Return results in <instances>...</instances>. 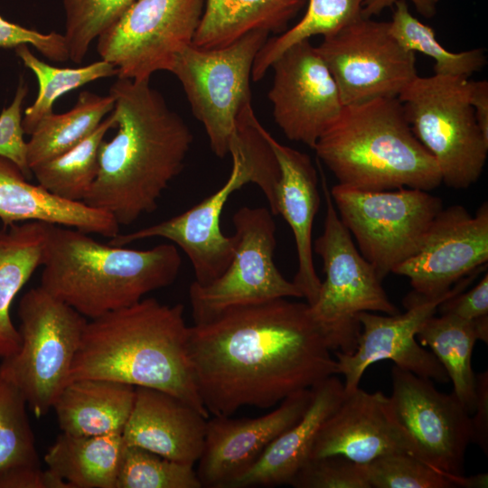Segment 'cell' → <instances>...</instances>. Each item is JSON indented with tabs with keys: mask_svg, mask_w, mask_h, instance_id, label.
Listing matches in <instances>:
<instances>
[{
	"mask_svg": "<svg viewBox=\"0 0 488 488\" xmlns=\"http://www.w3.org/2000/svg\"><path fill=\"white\" fill-rule=\"evenodd\" d=\"M201 399L213 416L268 408L337 375V362L307 303L277 298L229 309L190 326Z\"/></svg>",
	"mask_w": 488,
	"mask_h": 488,
	"instance_id": "1",
	"label": "cell"
},
{
	"mask_svg": "<svg viewBox=\"0 0 488 488\" xmlns=\"http://www.w3.org/2000/svg\"><path fill=\"white\" fill-rule=\"evenodd\" d=\"M109 95L117 132L99 145L98 174L83 202L127 226L157 209L183 170L193 136L150 80L117 78Z\"/></svg>",
	"mask_w": 488,
	"mask_h": 488,
	"instance_id": "2",
	"label": "cell"
},
{
	"mask_svg": "<svg viewBox=\"0 0 488 488\" xmlns=\"http://www.w3.org/2000/svg\"><path fill=\"white\" fill-rule=\"evenodd\" d=\"M189 331L183 305H164L155 298H145L90 319L69 382L105 379L159 389L209 418L193 375Z\"/></svg>",
	"mask_w": 488,
	"mask_h": 488,
	"instance_id": "3",
	"label": "cell"
},
{
	"mask_svg": "<svg viewBox=\"0 0 488 488\" xmlns=\"http://www.w3.org/2000/svg\"><path fill=\"white\" fill-rule=\"evenodd\" d=\"M40 286L94 319L173 284L182 266L174 244L149 249L100 243L77 229L48 223Z\"/></svg>",
	"mask_w": 488,
	"mask_h": 488,
	"instance_id": "4",
	"label": "cell"
},
{
	"mask_svg": "<svg viewBox=\"0 0 488 488\" xmlns=\"http://www.w3.org/2000/svg\"><path fill=\"white\" fill-rule=\"evenodd\" d=\"M314 150L344 186L430 192L442 183L436 160L415 136L398 98L343 106Z\"/></svg>",
	"mask_w": 488,
	"mask_h": 488,
	"instance_id": "5",
	"label": "cell"
},
{
	"mask_svg": "<svg viewBox=\"0 0 488 488\" xmlns=\"http://www.w3.org/2000/svg\"><path fill=\"white\" fill-rule=\"evenodd\" d=\"M266 130L256 116L244 120L230 149L232 169L222 186L184 212L134 232L118 233L108 244L122 247L144 239L164 238L187 255L193 281L205 285L219 277L235 249L234 235H224L220 225L230 196L244 185L254 183L265 195L272 214L277 215L276 190L280 169Z\"/></svg>",
	"mask_w": 488,
	"mask_h": 488,
	"instance_id": "6",
	"label": "cell"
},
{
	"mask_svg": "<svg viewBox=\"0 0 488 488\" xmlns=\"http://www.w3.org/2000/svg\"><path fill=\"white\" fill-rule=\"evenodd\" d=\"M325 200L324 230L315 239L314 250L321 257L325 278L310 314L329 349L352 354L358 343L363 312L399 314L389 299L376 270L354 245L353 238L342 222L330 189L322 175Z\"/></svg>",
	"mask_w": 488,
	"mask_h": 488,
	"instance_id": "7",
	"label": "cell"
},
{
	"mask_svg": "<svg viewBox=\"0 0 488 488\" xmlns=\"http://www.w3.org/2000/svg\"><path fill=\"white\" fill-rule=\"evenodd\" d=\"M470 80L417 76L398 98L415 136L436 160L442 183L453 189L476 183L488 154L470 103Z\"/></svg>",
	"mask_w": 488,
	"mask_h": 488,
	"instance_id": "8",
	"label": "cell"
},
{
	"mask_svg": "<svg viewBox=\"0 0 488 488\" xmlns=\"http://www.w3.org/2000/svg\"><path fill=\"white\" fill-rule=\"evenodd\" d=\"M21 345L2 359L0 373L23 395L36 418L46 415L68 384L87 318L40 286L18 307Z\"/></svg>",
	"mask_w": 488,
	"mask_h": 488,
	"instance_id": "9",
	"label": "cell"
},
{
	"mask_svg": "<svg viewBox=\"0 0 488 488\" xmlns=\"http://www.w3.org/2000/svg\"><path fill=\"white\" fill-rule=\"evenodd\" d=\"M268 33L253 31L222 48L192 43L174 59L168 71L181 82L192 115L219 158L230 154L241 117L252 108L250 80L258 52Z\"/></svg>",
	"mask_w": 488,
	"mask_h": 488,
	"instance_id": "10",
	"label": "cell"
},
{
	"mask_svg": "<svg viewBox=\"0 0 488 488\" xmlns=\"http://www.w3.org/2000/svg\"><path fill=\"white\" fill-rule=\"evenodd\" d=\"M330 194L359 251L381 280L419 249L444 208L439 197L416 188L364 191L337 183Z\"/></svg>",
	"mask_w": 488,
	"mask_h": 488,
	"instance_id": "11",
	"label": "cell"
},
{
	"mask_svg": "<svg viewBox=\"0 0 488 488\" xmlns=\"http://www.w3.org/2000/svg\"><path fill=\"white\" fill-rule=\"evenodd\" d=\"M268 208H239L232 217L235 249L225 271L213 281L190 286L194 324L208 322L235 307L277 298H303L274 261L276 223Z\"/></svg>",
	"mask_w": 488,
	"mask_h": 488,
	"instance_id": "12",
	"label": "cell"
},
{
	"mask_svg": "<svg viewBox=\"0 0 488 488\" xmlns=\"http://www.w3.org/2000/svg\"><path fill=\"white\" fill-rule=\"evenodd\" d=\"M205 0H135L98 38L101 60L112 63L117 78L150 80L169 70L174 57L192 43Z\"/></svg>",
	"mask_w": 488,
	"mask_h": 488,
	"instance_id": "13",
	"label": "cell"
},
{
	"mask_svg": "<svg viewBox=\"0 0 488 488\" xmlns=\"http://www.w3.org/2000/svg\"><path fill=\"white\" fill-rule=\"evenodd\" d=\"M316 50L338 87L343 106L399 98L417 78L415 52L391 35L389 22L361 16L326 37Z\"/></svg>",
	"mask_w": 488,
	"mask_h": 488,
	"instance_id": "14",
	"label": "cell"
},
{
	"mask_svg": "<svg viewBox=\"0 0 488 488\" xmlns=\"http://www.w3.org/2000/svg\"><path fill=\"white\" fill-rule=\"evenodd\" d=\"M391 380L389 406L408 453L446 474L465 475V453L474 442L471 414L432 380L394 366Z\"/></svg>",
	"mask_w": 488,
	"mask_h": 488,
	"instance_id": "15",
	"label": "cell"
},
{
	"mask_svg": "<svg viewBox=\"0 0 488 488\" xmlns=\"http://www.w3.org/2000/svg\"><path fill=\"white\" fill-rule=\"evenodd\" d=\"M485 268L462 278L437 297L427 298L412 291L403 300L407 309L404 314L361 313V331L355 351L352 354L335 352L337 374L344 377L345 393L359 387L365 371L371 364L384 360H390L398 368L419 377L448 382V375L441 363L430 351L418 344L416 335L423 322L437 312L443 301L464 291Z\"/></svg>",
	"mask_w": 488,
	"mask_h": 488,
	"instance_id": "16",
	"label": "cell"
},
{
	"mask_svg": "<svg viewBox=\"0 0 488 488\" xmlns=\"http://www.w3.org/2000/svg\"><path fill=\"white\" fill-rule=\"evenodd\" d=\"M270 68L275 122L286 138L314 149L343 108L333 77L309 40L291 45Z\"/></svg>",
	"mask_w": 488,
	"mask_h": 488,
	"instance_id": "17",
	"label": "cell"
},
{
	"mask_svg": "<svg viewBox=\"0 0 488 488\" xmlns=\"http://www.w3.org/2000/svg\"><path fill=\"white\" fill-rule=\"evenodd\" d=\"M487 261V202L474 214L456 204L438 212L419 249L392 273L408 277L416 294L434 298Z\"/></svg>",
	"mask_w": 488,
	"mask_h": 488,
	"instance_id": "18",
	"label": "cell"
},
{
	"mask_svg": "<svg viewBox=\"0 0 488 488\" xmlns=\"http://www.w3.org/2000/svg\"><path fill=\"white\" fill-rule=\"evenodd\" d=\"M311 399L312 389H307L293 393L273 411L258 418L213 416L207 419L196 470L202 487L230 488L277 436L304 415Z\"/></svg>",
	"mask_w": 488,
	"mask_h": 488,
	"instance_id": "19",
	"label": "cell"
},
{
	"mask_svg": "<svg viewBox=\"0 0 488 488\" xmlns=\"http://www.w3.org/2000/svg\"><path fill=\"white\" fill-rule=\"evenodd\" d=\"M408 453L395 421L389 397L356 388L325 420L313 445L310 458L341 455L366 465L393 453Z\"/></svg>",
	"mask_w": 488,
	"mask_h": 488,
	"instance_id": "20",
	"label": "cell"
},
{
	"mask_svg": "<svg viewBox=\"0 0 488 488\" xmlns=\"http://www.w3.org/2000/svg\"><path fill=\"white\" fill-rule=\"evenodd\" d=\"M207 419L170 393L136 387L134 405L122 436L126 446L194 465L202 451Z\"/></svg>",
	"mask_w": 488,
	"mask_h": 488,
	"instance_id": "21",
	"label": "cell"
},
{
	"mask_svg": "<svg viewBox=\"0 0 488 488\" xmlns=\"http://www.w3.org/2000/svg\"><path fill=\"white\" fill-rule=\"evenodd\" d=\"M266 137L280 169L277 215L288 223L296 243L298 267L293 282L310 305L322 283L314 268L312 242L314 221L321 202L317 172L307 154L279 143L267 130Z\"/></svg>",
	"mask_w": 488,
	"mask_h": 488,
	"instance_id": "22",
	"label": "cell"
},
{
	"mask_svg": "<svg viewBox=\"0 0 488 488\" xmlns=\"http://www.w3.org/2000/svg\"><path fill=\"white\" fill-rule=\"evenodd\" d=\"M345 396L344 385L332 375L312 388V399L304 415L277 436L265 452L230 488L273 487L289 484L310 458L319 430Z\"/></svg>",
	"mask_w": 488,
	"mask_h": 488,
	"instance_id": "23",
	"label": "cell"
},
{
	"mask_svg": "<svg viewBox=\"0 0 488 488\" xmlns=\"http://www.w3.org/2000/svg\"><path fill=\"white\" fill-rule=\"evenodd\" d=\"M0 220L4 227L16 222L42 221L113 238L120 225L115 218L84 202L60 198L28 182L10 160L0 156Z\"/></svg>",
	"mask_w": 488,
	"mask_h": 488,
	"instance_id": "24",
	"label": "cell"
},
{
	"mask_svg": "<svg viewBox=\"0 0 488 488\" xmlns=\"http://www.w3.org/2000/svg\"><path fill=\"white\" fill-rule=\"evenodd\" d=\"M136 387L105 379L70 381L55 400L60 428L75 436L122 434L130 416Z\"/></svg>",
	"mask_w": 488,
	"mask_h": 488,
	"instance_id": "25",
	"label": "cell"
},
{
	"mask_svg": "<svg viewBox=\"0 0 488 488\" xmlns=\"http://www.w3.org/2000/svg\"><path fill=\"white\" fill-rule=\"evenodd\" d=\"M306 0H205L192 44L222 48L253 31L282 33Z\"/></svg>",
	"mask_w": 488,
	"mask_h": 488,
	"instance_id": "26",
	"label": "cell"
},
{
	"mask_svg": "<svg viewBox=\"0 0 488 488\" xmlns=\"http://www.w3.org/2000/svg\"><path fill=\"white\" fill-rule=\"evenodd\" d=\"M48 223L26 221L0 229V358H7L21 345L19 330L10 315L11 305L42 266Z\"/></svg>",
	"mask_w": 488,
	"mask_h": 488,
	"instance_id": "27",
	"label": "cell"
},
{
	"mask_svg": "<svg viewBox=\"0 0 488 488\" xmlns=\"http://www.w3.org/2000/svg\"><path fill=\"white\" fill-rule=\"evenodd\" d=\"M122 434L75 436L61 434L49 447L47 469L70 488H116L121 464Z\"/></svg>",
	"mask_w": 488,
	"mask_h": 488,
	"instance_id": "28",
	"label": "cell"
},
{
	"mask_svg": "<svg viewBox=\"0 0 488 488\" xmlns=\"http://www.w3.org/2000/svg\"><path fill=\"white\" fill-rule=\"evenodd\" d=\"M416 337L422 345L430 348L452 381V392L472 414L476 399L472 355L478 341L473 321L450 314H433L423 322Z\"/></svg>",
	"mask_w": 488,
	"mask_h": 488,
	"instance_id": "29",
	"label": "cell"
},
{
	"mask_svg": "<svg viewBox=\"0 0 488 488\" xmlns=\"http://www.w3.org/2000/svg\"><path fill=\"white\" fill-rule=\"evenodd\" d=\"M114 109L111 95L81 91L71 109L46 116L27 142L28 164L32 168L69 151L89 136Z\"/></svg>",
	"mask_w": 488,
	"mask_h": 488,
	"instance_id": "30",
	"label": "cell"
},
{
	"mask_svg": "<svg viewBox=\"0 0 488 488\" xmlns=\"http://www.w3.org/2000/svg\"><path fill=\"white\" fill-rule=\"evenodd\" d=\"M113 112L86 138L69 151L32 168L38 184L64 200L83 202L99 171V149L110 128Z\"/></svg>",
	"mask_w": 488,
	"mask_h": 488,
	"instance_id": "31",
	"label": "cell"
},
{
	"mask_svg": "<svg viewBox=\"0 0 488 488\" xmlns=\"http://www.w3.org/2000/svg\"><path fill=\"white\" fill-rule=\"evenodd\" d=\"M364 0H306L303 17L282 33L267 40L258 52L251 80H260L274 61L291 45L315 35L329 36L360 18Z\"/></svg>",
	"mask_w": 488,
	"mask_h": 488,
	"instance_id": "32",
	"label": "cell"
},
{
	"mask_svg": "<svg viewBox=\"0 0 488 488\" xmlns=\"http://www.w3.org/2000/svg\"><path fill=\"white\" fill-rule=\"evenodd\" d=\"M15 53L34 73L39 86L37 97L25 109L22 121L27 135L53 112L55 101L65 93L99 79L117 76L115 66L104 60L80 68H58L39 60L26 44L16 47Z\"/></svg>",
	"mask_w": 488,
	"mask_h": 488,
	"instance_id": "33",
	"label": "cell"
},
{
	"mask_svg": "<svg viewBox=\"0 0 488 488\" xmlns=\"http://www.w3.org/2000/svg\"><path fill=\"white\" fill-rule=\"evenodd\" d=\"M393 7L389 33L406 50L433 59L434 74L470 79L486 64L482 48L460 52L446 50L437 41L435 31L410 13L406 0L396 1Z\"/></svg>",
	"mask_w": 488,
	"mask_h": 488,
	"instance_id": "34",
	"label": "cell"
},
{
	"mask_svg": "<svg viewBox=\"0 0 488 488\" xmlns=\"http://www.w3.org/2000/svg\"><path fill=\"white\" fill-rule=\"evenodd\" d=\"M371 488H486L487 474L454 476L406 453H393L365 465Z\"/></svg>",
	"mask_w": 488,
	"mask_h": 488,
	"instance_id": "35",
	"label": "cell"
},
{
	"mask_svg": "<svg viewBox=\"0 0 488 488\" xmlns=\"http://www.w3.org/2000/svg\"><path fill=\"white\" fill-rule=\"evenodd\" d=\"M116 488H202V484L193 465L125 445Z\"/></svg>",
	"mask_w": 488,
	"mask_h": 488,
	"instance_id": "36",
	"label": "cell"
},
{
	"mask_svg": "<svg viewBox=\"0 0 488 488\" xmlns=\"http://www.w3.org/2000/svg\"><path fill=\"white\" fill-rule=\"evenodd\" d=\"M26 406L22 392L0 373V471L39 464Z\"/></svg>",
	"mask_w": 488,
	"mask_h": 488,
	"instance_id": "37",
	"label": "cell"
},
{
	"mask_svg": "<svg viewBox=\"0 0 488 488\" xmlns=\"http://www.w3.org/2000/svg\"><path fill=\"white\" fill-rule=\"evenodd\" d=\"M135 0H62L70 60L80 63L90 43L111 27Z\"/></svg>",
	"mask_w": 488,
	"mask_h": 488,
	"instance_id": "38",
	"label": "cell"
},
{
	"mask_svg": "<svg viewBox=\"0 0 488 488\" xmlns=\"http://www.w3.org/2000/svg\"><path fill=\"white\" fill-rule=\"evenodd\" d=\"M289 485L295 488H371L365 465L341 455L309 458Z\"/></svg>",
	"mask_w": 488,
	"mask_h": 488,
	"instance_id": "39",
	"label": "cell"
},
{
	"mask_svg": "<svg viewBox=\"0 0 488 488\" xmlns=\"http://www.w3.org/2000/svg\"><path fill=\"white\" fill-rule=\"evenodd\" d=\"M28 93V86L21 78L11 105L0 114V156L13 162L30 179L32 171L28 164L27 142L23 139L22 105Z\"/></svg>",
	"mask_w": 488,
	"mask_h": 488,
	"instance_id": "40",
	"label": "cell"
},
{
	"mask_svg": "<svg viewBox=\"0 0 488 488\" xmlns=\"http://www.w3.org/2000/svg\"><path fill=\"white\" fill-rule=\"evenodd\" d=\"M23 44L33 45L50 61L63 62L70 60L64 34L57 32L42 33L9 22L0 15V47L15 49Z\"/></svg>",
	"mask_w": 488,
	"mask_h": 488,
	"instance_id": "41",
	"label": "cell"
},
{
	"mask_svg": "<svg viewBox=\"0 0 488 488\" xmlns=\"http://www.w3.org/2000/svg\"><path fill=\"white\" fill-rule=\"evenodd\" d=\"M440 314H450L466 321L488 315V274L467 291H462L443 301L437 307Z\"/></svg>",
	"mask_w": 488,
	"mask_h": 488,
	"instance_id": "42",
	"label": "cell"
},
{
	"mask_svg": "<svg viewBox=\"0 0 488 488\" xmlns=\"http://www.w3.org/2000/svg\"><path fill=\"white\" fill-rule=\"evenodd\" d=\"M0 488H70L50 470L39 464L17 465L0 471Z\"/></svg>",
	"mask_w": 488,
	"mask_h": 488,
	"instance_id": "43",
	"label": "cell"
},
{
	"mask_svg": "<svg viewBox=\"0 0 488 488\" xmlns=\"http://www.w3.org/2000/svg\"><path fill=\"white\" fill-rule=\"evenodd\" d=\"M476 399L473 411L472 426L474 432V443L477 444L482 450L488 455V373L475 375Z\"/></svg>",
	"mask_w": 488,
	"mask_h": 488,
	"instance_id": "44",
	"label": "cell"
},
{
	"mask_svg": "<svg viewBox=\"0 0 488 488\" xmlns=\"http://www.w3.org/2000/svg\"><path fill=\"white\" fill-rule=\"evenodd\" d=\"M470 103L476 122L483 136L488 140V82L486 80H470Z\"/></svg>",
	"mask_w": 488,
	"mask_h": 488,
	"instance_id": "45",
	"label": "cell"
},
{
	"mask_svg": "<svg viewBox=\"0 0 488 488\" xmlns=\"http://www.w3.org/2000/svg\"><path fill=\"white\" fill-rule=\"evenodd\" d=\"M398 0H364L361 15L373 17L380 14L385 9L393 7ZM416 10L424 17L432 18L436 14V5L431 0H408Z\"/></svg>",
	"mask_w": 488,
	"mask_h": 488,
	"instance_id": "46",
	"label": "cell"
},
{
	"mask_svg": "<svg viewBox=\"0 0 488 488\" xmlns=\"http://www.w3.org/2000/svg\"><path fill=\"white\" fill-rule=\"evenodd\" d=\"M433 4L436 5V4L439 2V0H431Z\"/></svg>",
	"mask_w": 488,
	"mask_h": 488,
	"instance_id": "47",
	"label": "cell"
}]
</instances>
